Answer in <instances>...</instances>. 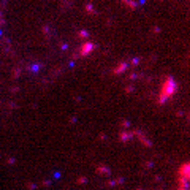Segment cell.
<instances>
[{
	"mask_svg": "<svg viewBox=\"0 0 190 190\" xmlns=\"http://www.w3.org/2000/svg\"><path fill=\"white\" fill-rule=\"evenodd\" d=\"M127 68V63H121V65H119L116 70H114V73H119V71H124Z\"/></svg>",
	"mask_w": 190,
	"mask_h": 190,
	"instance_id": "3",
	"label": "cell"
},
{
	"mask_svg": "<svg viewBox=\"0 0 190 190\" xmlns=\"http://www.w3.org/2000/svg\"><path fill=\"white\" fill-rule=\"evenodd\" d=\"M174 92H176V82H174V79H173L171 76H168V78L165 79V82H163V87H162V92H160V97H158L160 103H163L166 98H170Z\"/></svg>",
	"mask_w": 190,
	"mask_h": 190,
	"instance_id": "1",
	"label": "cell"
},
{
	"mask_svg": "<svg viewBox=\"0 0 190 190\" xmlns=\"http://www.w3.org/2000/svg\"><path fill=\"white\" fill-rule=\"evenodd\" d=\"M179 181H181V187L187 188V182L190 181V163H184L179 168Z\"/></svg>",
	"mask_w": 190,
	"mask_h": 190,
	"instance_id": "2",
	"label": "cell"
},
{
	"mask_svg": "<svg viewBox=\"0 0 190 190\" xmlns=\"http://www.w3.org/2000/svg\"><path fill=\"white\" fill-rule=\"evenodd\" d=\"M179 190H187V188H184V187H179Z\"/></svg>",
	"mask_w": 190,
	"mask_h": 190,
	"instance_id": "4",
	"label": "cell"
}]
</instances>
